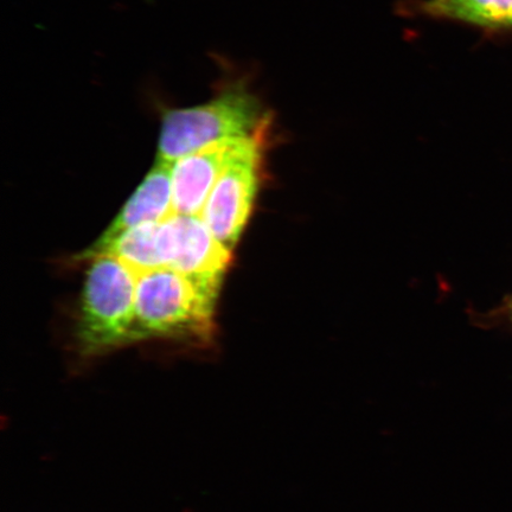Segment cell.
I'll return each instance as SVG.
<instances>
[{
  "label": "cell",
  "instance_id": "1",
  "mask_svg": "<svg viewBox=\"0 0 512 512\" xmlns=\"http://www.w3.org/2000/svg\"><path fill=\"white\" fill-rule=\"evenodd\" d=\"M268 121L245 83L226 81L204 104L163 112L157 159L174 164L210 144L253 136Z\"/></svg>",
  "mask_w": 512,
  "mask_h": 512
},
{
  "label": "cell",
  "instance_id": "2",
  "mask_svg": "<svg viewBox=\"0 0 512 512\" xmlns=\"http://www.w3.org/2000/svg\"><path fill=\"white\" fill-rule=\"evenodd\" d=\"M216 303L172 268L138 275L132 344L168 339L196 348L214 342Z\"/></svg>",
  "mask_w": 512,
  "mask_h": 512
},
{
  "label": "cell",
  "instance_id": "3",
  "mask_svg": "<svg viewBox=\"0 0 512 512\" xmlns=\"http://www.w3.org/2000/svg\"><path fill=\"white\" fill-rule=\"evenodd\" d=\"M138 275L112 256L89 261L83 284L76 351L93 360L132 345Z\"/></svg>",
  "mask_w": 512,
  "mask_h": 512
},
{
  "label": "cell",
  "instance_id": "4",
  "mask_svg": "<svg viewBox=\"0 0 512 512\" xmlns=\"http://www.w3.org/2000/svg\"><path fill=\"white\" fill-rule=\"evenodd\" d=\"M268 124L240 140L202 211L210 232L232 253L254 207Z\"/></svg>",
  "mask_w": 512,
  "mask_h": 512
},
{
  "label": "cell",
  "instance_id": "5",
  "mask_svg": "<svg viewBox=\"0 0 512 512\" xmlns=\"http://www.w3.org/2000/svg\"><path fill=\"white\" fill-rule=\"evenodd\" d=\"M169 267L217 303L232 252L210 232L201 216L174 214L168 220Z\"/></svg>",
  "mask_w": 512,
  "mask_h": 512
},
{
  "label": "cell",
  "instance_id": "6",
  "mask_svg": "<svg viewBox=\"0 0 512 512\" xmlns=\"http://www.w3.org/2000/svg\"><path fill=\"white\" fill-rule=\"evenodd\" d=\"M175 214L172 195V164L156 160L142 184L125 203L120 213L100 238L85 251L74 256V262H88L102 248L126 230L146 222H162Z\"/></svg>",
  "mask_w": 512,
  "mask_h": 512
},
{
  "label": "cell",
  "instance_id": "7",
  "mask_svg": "<svg viewBox=\"0 0 512 512\" xmlns=\"http://www.w3.org/2000/svg\"><path fill=\"white\" fill-rule=\"evenodd\" d=\"M242 138L223 140L172 164V195L178 215L201 216L211 190Z\"/></svg>",
  "mask_w": 512,
  "mask_h": 512
},
{
  "label": "cell",
  "instance_id": "8",
  "mask_svg": "<svg viewBox=\"0 0 512 512\" xmlns=\"http://www.w3.org/2000/svg\"><path fill=\"white\" fill-rule=\"evenodd\" d=\"M169 253V229L165 220L146 222L126 230L92 259L102 255L112 256L123 262L132 272L140 275L168 268Z\"/></svg>",
  "mask_w": 512,
  "mask_h": 512
},
{
  "label": "cell",
  "instance_id": "9",
  "mask_svg": "<svg viewBox=\"0 0 512 512\" xmlns=\"http://www.w3.org/2000/svg\"><path fill=\"white\" fill-rule=\"evenodd\" d=\"M416 12L490 30H512V0H422Z\"/></svg>",
  "mask_w": 512,
  "mask_h": 512
},
{
  "label": "cell",
  "instance_id": "10",
  "mask_svg": "<svg viewBox=\"0 0 512 512\" xmlns=\"http://www.w3.org/2000/svg\"><path fill=\"white\" fill-rule=\"evenodd\" d=\"M507 312H508V317H509L510 323L512 324V296L507 305Z\"/></svg>",
  "mask_w": 512,
  "mask_h": 512
}]
</instances>
